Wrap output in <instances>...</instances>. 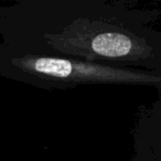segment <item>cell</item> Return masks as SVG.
Listing matches in <instances>:
<instances>
[{
	"label": "cell",
	"instance_id": "cell-1",
	"mask_svg": "<svg viewBox=\"0 0 161 161\" xmlns=\"http://www.w3.org/2000/svg\"><path fill=\"white\" fill-rule=\"evenodd\" d=\"M93 50L104 56H123L129 53L131 41L120 33H103L93 40Z\"/></svg>",
	"mask_w": 161,
	"mask_h": 161
},
{
	"label": "cell",
	"instance_id": "cell-2",
	"mask_svg": "<svg viewBox=\"0 0 161 161\" xmlns=\"http://www.w3.org/2000/svg\"><path fill=\"white\" fill-rule=\"evenodd\" d=\"M34 69L40 73L55 76V77H66L72 73L71 63L61 58H38L34 62Z\"/></svg>",
	"mask_w": 161,
	"mask_h": 161
}]
</instances>
